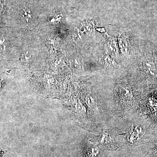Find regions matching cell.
<instances>
[{"instance_id":"cell-2","label":"cell","mask_w":157,"mask_h":157,"mask_svg":"<svg viewBox=\"0 0 157 157\" xmlns=\"http://www.w3.org/2000/svg\"><path fill=\"white\" fill-rule=\"evenodd\" d=\"M142 130L141 128L139 126H136L132 128L131 134L128 136V141L131 144H133L137 142V140L140 138V135L142 133Z\"/></svg>"},{"instance_id":"cell-5","label":"cell","mask_w":157,"mask_h":157,"mask_svg":"<svg viewBox=\"0 0 157 157\" xmlns=\"http://www.w3.org/2000/svg\"><path fill=\"white\" fill-rule=\"evenodd\" d=\"M31 57V56H30L29 57H26V56H25V59H29Z\"/></svg>"},{"instance_id":"cell-4","label":"cell","mask_w":157,"mask_h":157,"mask_svg":"<svg viewBox=\"0 0 157 157\" xmlns=\"http://www.w3.org/2000/svg\"><path fill=\"white\" fill-rule=\"evenodd\" d=\"M145 66L147 69L149 70L150 71H151L152 70H154V65L151 62H146Z\"/></svg>"},{"instance_id":"cell-7","label":"cell","mask_w":157,"mask_h":157,"mask_svg":"<svg viewBox=\"0 0 157 157\" xmlns=\"http://www.w3.org/2000/svg\"><path fill=\"white\" fill-rule=\"evenodd\" d=\"M156 53H157V51H156Z\"/></svg>"},{"instance_id":"cell-8","label":"cell","mask_w":157,"mask_h":157,"mask_svg":"<svg viewBox=\"0 0 157 157\" xmlns=\"http://www.w3.org/2000/svg\"></svg>"},{"instance_id":"cell-3","label":"cell","mask_w":157,"mask_h":157,"mask_svg":"<svg viewBox=\"0 0 157 157\" xmlns=\"http://www.w3.org/2000/svg\"><path fill=\"white\" fill-rule=\"evenodd\" d=\"M86 102L88 106L90 107H93L95 104V102L93 98L91 97H88L86 98Z\"/></svg>"},{"instance_id":"cell-6","label":"cell","mask_w":157,"mask_h":157,"mask_svg":"<svg viewBox=\"0 0 157 157\" xmlns=\"http://www.w3.org/2000/svg\"><path fill=\"white\" fill-rule=\"evenodd\" d=\"M1 3H0V9H1Z\"/></svg>"},{"instance_id":"cell-1","label":"cell","mask_w":157,"mask_h":157,"mask_svg":"<svg viewBox=\"0 0 157 157\" xmlns=\"http://www.w3.org/2000/svg\"><path fill=\"white\" fill-rule=\"evenodd\" d=\"M101 152L97 145L88 144L82 148L79 157H99Z\"/></svg>"}]
</instances>
